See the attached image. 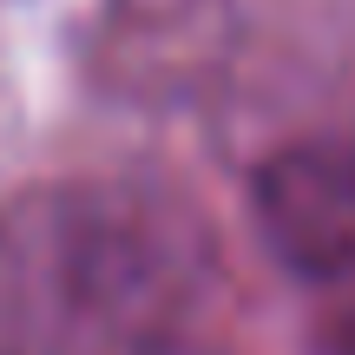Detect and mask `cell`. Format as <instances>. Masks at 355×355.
Here are the masks:
<instances>
[{
    "instance_id": "1",
    "label": "cell",
    "mask_w": 355,
    "mask_h": 355,
    "mask_svg": "<svg viewBox=\"0 0 355 355\" xmlns=\"http://www.w3.org/2000/svg\"><path fill=\"white\" fill-rule=\"evenodd\" d=\"M13 263L40 309L125 355H204L224 250L158 178H66L13 217Z\"/></svg>"
},
{
    "instance_id": "2",
    "label": "cell",
    "mask_w": 355,
    "mask_h": 355,
    "mask_svg": "<svg viewBox=\"0 0 355 355\" xmlns=\"http://www.w3.org/2000/svg\"><path fill=\"white\" fill-rule=\"evenodd\" d=\"M230 40V0H99L73 40V66L105 105L178 112L217 86Z\"/></svg>"
},
{
    "instance_id": "3",
    "label": "cell",
    "mask_w": 355,
    "mask_h": 355,
    "mask_svg": "<svg viewBox=\"0 0 355 355\" xmlns=\"http://www.w3.org/2000/svg\"><path fill=\"white\" fill-rule=\"evenodd\" d=\"M250 230L263 257L296 283L355 277V139L303 132L250 171Z\"/></svg>"
},
{
    "instance_id": "4",
    "label": "cell",
    "mask_w": 355,
    "mask_h": 355,
    "mask_svg": "<svg viewBox=\"0 0 355 355\" xmlns=\"http://www.w3.org/2000/svg\"><path fill=\"white\" fill-rule=\"evenodd\" d=\"M316 355H355V296H349V303H336L329 316H322Z\"/></svg>"
}]
</instances>
